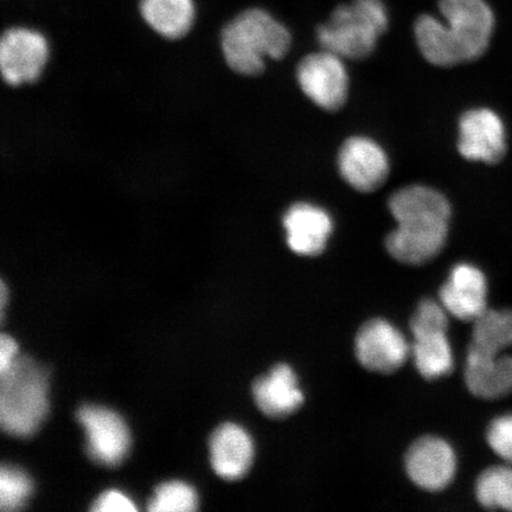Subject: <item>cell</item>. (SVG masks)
I'll return each instance as SVG.
<instances>
[{
  "mask_svg": "<svg viewBox=\"0 0 512 512\" xmlns=\"http://www.w3.org/2000/svg\"><path fill=\"white\" fill-rule=\"evenodd\" d=\"M444 22L432 15L416 18L414 34L422 56L435 67L477 61L489 49L495 15L485 0H439Z\"/></svg>",
  "mask_w": 512,
  "mask_h": 512,
  "instance_id": "6da1fadb",
  "label": "cell"
},
{
  "mask_svg": "<svg viewBox=\"0 0 512 512\" xmlns=\"http://www.w3.org/2000/svg\"><path fill=\"white\" fill-rule=\"evenodd\" d=\"M388 208L398 227L387 236L386 248L396 261L420 266L443 251L452 208L441 192L408 185L390 195Z\"/></svg>",
  "mask_w": 512,
  "mask_h": 512,
  "instance_id": "7a4b0ae2",
  "label": "cell"
},
{
  "mask_svg": "<svg viewBox=\"0 0 512 512\" xmlns=\"http://www.w3.org/2000/svg\"><path fill=\"white\" fill-rule=\"evenodd\" d=\"M291 44V32L262 9L243 11L222 32L224 60L235 73L246 76L264 72L267 57L283 59Z\"/></svg>",
  "mask_w": 512,
  "mask_h": 512,
  "instance_id": "3957f363",
  "label": "cell"
},
{
  "mask_svg": "<svg viewBox=\"0 0 512 512\" xmlns=\"http://www.w3.org/2000/svg\"><path fill=\"white\" fill-rule=\"evenodd\" d=\"M48 371L28 356H18L0 373V425L17 438L34 435L49 411Z\"/></svg>",
  "mask_w": 512,
  "mask_h": 512,
  "instance_id": "277c9868",
  "label": "cell"
},
{
  "mask_svg": "<svg viewBox=\"0 0 512 512\" xmlns=\"http://www.w3.org/2000/svg\"><path fill=\"white\" fill-rule=\"evenodd\" d=\"M388 27V11L382 0H351L338 5L329 21L319 25L317 40L323 50L341 59L361 61L374 53Z\"/></svg>",
  "mask_w": 512,
  "mask_h": 512,
  "instance_id": "5b68a950",
  "label": "cell"
},
{
  "mask_svg": "<svg viewBox=\"0 0 512 512\" xmlns=\"http://www.w3.org/2000/svg\"><path fill=\"white\" fill-rule=\"evenodd\" d=\"M297 81L304 94L324 111L342 110L349 96V76L341 57L322 50L298 63Z\"/></svg>",
  "mask_w": 512,
  "mask_h": 512,
  "instance_id": "8992f818",
  "label": "cell"
},
{
  "mask_svg": "<svg viewBox=\"0 0 512 512\" xmlns=\"http://www.w3.org/2000/svg\"><path fill=\"white\" fill-rule=\"evenodd\" d=\"M86 433L89 458L96 464L118 466L131 447V434L118 413L106 407L82 406L76 415Z\"/></svg>",
  "mask_w": 512,
  "mask_h": 512,
  "instance_id": "52a82bcc",
  "label": "cell"
},
{
  "mask_svg": "<svg viewBox=\"0 0 512 512\" xmlns=\"http://www.w3.org/2000/svg\"><path fill=\"white\" fill-rule=\"evenodd\" d=\"M48 59V42L40 32L25 28L5 32L0 43V69L8 85L37 81Z\"/></svg>",
  "mask_w": 512,
  "mask_h": 512,
  "instance_id": "ba28073f",
  "label": "cell"
},
{
  "mask_svg": "<svg viewBox=\"0 0 512 512\" xmlns=\"http://www.w3.org/2000/svg\"><path fill=\"white\" fill-rule=\"evenodd\" d=\"M458 151L471 162L494 165L507 152V131L499 115L489 108H473L459 120Z\"/></svg>",
  "mask_w": 512,
  "mask_h": 512,
  "instance_id": "9c48e42d",
  "label": "cell"
},
{
  "mask_svg": "<svg viewBox=\"0 0 512 512\" xmlns=\"http://www.w3.org/2000/svg\"><path fill=\"white\" fill-rule=\"evenodd\" d=\"M338 170L350 187L370 194L386 184L390 166L382 147L366 137H351L338 152Z\"/></svg>",
  "mask_w": 512,
  "mask_h": 512,
  "instance_id": "30bf717a",
  "label": "cell"
},
{
  "mask_svg": "<svg viewBox=\"0 0 512 512\" xmlns=\"http://www.w3.org/2000/svg\"><path fill=\"white\" fill-rule=\"evenodd\" d=\"M358 362L370 371L392 374L407 361L409 347L405 337L383 319L369 320L358 331L355 343Z\"/></svg>",
  "mask_w": 512,
  "mask_h": 512,
  "instance_id": "8fae6325",
  "label": "cell"
},
{
  "mask_svg": "<svg viewBox=\"0 0 512 512\" xmlns=\"http://www.w3.org/2000/svg\"><path fill=\"white\" fill-rule=\"evenodd\" d=\"M406 470L409 478L419 488L427 491L444 490L456 476V454L443 439L420 438L407 452Z\"/></svg>",
  "mask_w": 512,
  "mask_h": 512,
  "instance_id": "7c38bea8",
  "label": "cell"
},
{
  "mask_svg": "<svg viewBox=\"0 0 512 512\" xmlns=\"http://www.w3.org/2000/svg\"><path fill=\"white\" fill-rule=\"evenodd\" d=\"M488 293V280L483 271L464 262L453 267L439 296L448 313L473 323L489 309Z\"/></svg>",
  "mask_w": 512,
  "mask_h": 512,
  "instance_id": "4fadbf2b",
  "label": "cell"
},
{
  "mask_svg": "<svg viewBox=\"0 0 512 512\" xmlns=\"http://www.w3.org/2000/svg\"><path fill=\"white\" fill-rule=\"evenodd\" d=\"M287 245L303 256H318L325 251L334 223L322 208L306 202L294 203L284 216Z\"/></svg>",
  "mask_w": 512,
  "mask_h": 512,
  "instance_id": "5bb4252c",
  "label": "cell"
},
{
  "mask_svg": "<svg viewBox=\"0 0 512 512\" xmlns=\"http://www.w3.org/2000/svg\"><path fill=\"white\" fill-rule=\"evenodd\" d=\"M465 383L472 395L483 400L503 399L512 393V355L488 354L469 349Z\"/></svg>",
  "mask_w": 512,
  "mask_h": 512,
  "instance_id": "9a60e30c",
  "label": "cell"
},
{
  "mask_svg": "<svg viewBox=\"0 0 512 512\" xmlns=\"http://www.w3.org/2000/svg\"><path fill=\"white\" fill-rule=\"evenodd\" d=\"M253 459V440L241 426L224 424L211 435L210 460L217 476L226 480L245 477Z\"/></svg>",
  "mask_w": 512,
  "mask_h": 512,
  "instance_id": "2e32d148",
  "label": "cell"
},
{
  "mask_svg": "<svg viewBox=\"0 0 512 512\" xmlns=\"http://www.w3.org/2000/svg\"><path fill=\"white\" fill-rule=\"evenodd\" d=\"M260 411L272 419H284L302 407L304 395L291 367L279 364L270 374L260 377L253 386Z\"/></svg>",
  "mask_w": 512,
  "mask_h": 512,
  "instance_id": "e0dca14e",
  "label": "cell"
},
{
  "mask_svg": "<svg viewBox=\"0 0 512 512\" xmlns=\"http://www.w3.org/2000/svg\"><path fill=\"white\" fill-rule=\"evenodd\" d=\"M140 12L153 30L169 40L187 35L195 21L192 0H142Z\"/></svg>",
  "mask_w": 512,
  "mask_h": 512,
  "instance_id": "ac0fdd59",
  "label": "cell"
},
{
  "mask_svg": "<svg viewBox=\"0 0 512 512\" xmlns=\"http://www.w3.org/2000/svg\"><path fill=\"white\" fill-rule=\"evenodd\" d=\"M412 354L416 369L427 380L440 379L453 369V354L447 332L414 335Z\"/></svg>",
  "mask_w": 512,
  "mask_h": 512,
  "instance_id": "d6986e66",
  "label": "cell"
},
{
  "mask_svg": "<svg viewBox=\"0 0 512 512\" xmlns=\"http://www.w3.org/2000/svg\"><path fill=\"white\" fill-rule=\"evenodd\" d=\"M510 348H512V309H488L473 322L469 349L499 354Z\"/></svg>",
  "mask_w": 512,
  "mask_h": 512,
  "instance_id": "ffe728a7",
  "label": "cell"
},
{
  "mask_svg": "<svg viewBox=\"0 0 512 512\" xmlns=\"http://www.w3.org/2000/svg\"><path fill=\"white\" fill-rule=\"evenodd\" d=\"M476 497L485 509L512 511V465L491 466L480 473Z\"/></svg>",
  "mask_w": 512,
  "mask_h": 512,
  "instance_id": "44dd1931",
  "label": "cell"
},
{
  "mask_svg": "<svg viewBox=\"0 0 512 512\" xmlns=\"http://www.w3.org/2000/svg\"><path fill=\"white\" fill-rule=\"evenodd\" d=\"M198 497L191 485L172 480L160 484L150 499L147 510L151 512H191L197 510Z\"/></svg>",
  "mask_w": 512,
  "mask_h": 512,
  "instance_id": "7402d4cb",
  "label": "cell"
},
{
  "mask_svg": "<svg viewBox=\"0 0 512 512\" xmlns=\"http://www.w3.org/2000/svg\"><path fill=\"white\" fill-rule=\"evenodd\" d=\"M32 494V480L27 472L3 465L0 471V508L3 511L22 509Z\"/></svg>",
  "mask_w": 512,
  "mask_h": 512,
  "instance_id": "603a6c76",
  "label": "cell"
},
{
  "mask_svg": "<svg viewBox=\"0 0 512 512\" xmlns=\"http://www.w3.org/2000/svg\"><path fill=\"white\" fill-rule=\"evenodd\" d=\"M443 304L426 299L421 302L412 318L411 329L414 335L426 332H447L448 320Z\"/></svg>",
  "mask_w": 512,
  "mask_h": 512,
  "instance_id": "cb8c5ba5",
  "label": "cell"
},
{
  "mask_svg": "<svg viewBox=\"0 0 512 512\" xmlns=\"http://www.w3.org/2000/svg\"><path fill=\"white\" fill-rule=\"evenodd\" d=\"M486 441L492 452L512 465V413L499 415L490 422Z\"/></svg>",
  "mask_w": 512,
  "mask_h": 512,
  "instance_id": "d4e9b609",
  "label": "cell"
},
{
  "mask_svg": "<svg viewBox=\"0 0 512 512\" xmlns=\"http://www.w3.org/2000/svg\"><path fill=\"white\" fill-rule=\"evenodd\" d=\"M137 510L132 499L118 490L104 492L92 507L94 512H136Z\"/></svg>",
  "mask_w": 512,
  "mask_h": 512,
  "instance_id": "484cf974",
  "label": "cell"
},
{
  "mask_svg": "<svg viewBox=\"0 0 512 512\" xmlns=\"http://www.w3.org/2000/svg\"><path fill=\"white\" fill-rule=\"evenodd\" d=\"M18 357V345L14 338L2 335L0 338V373L10 368Z\"/></svg>",
  "mask_w": 512,
  "mask_h": 512,
  "instance_id": "4316f807",
  "label": "cell"
},
{
  "mask_svg": "<svg viewBox=\"0 0 512 512\" xmlns=\"http://www.w3.org/2000/svg\"><path fill=\"white\" fill-rule=\"evenodd\" d=\"M6 287L5 284L2 283V291H0V304H2V317H4V307L6 304Z\"/></svg>",
  "mask_w": 512,
  "mask_h": 512,
  "instance_id": "83f0119b",
  "label": "cell"
}]
</instances>
